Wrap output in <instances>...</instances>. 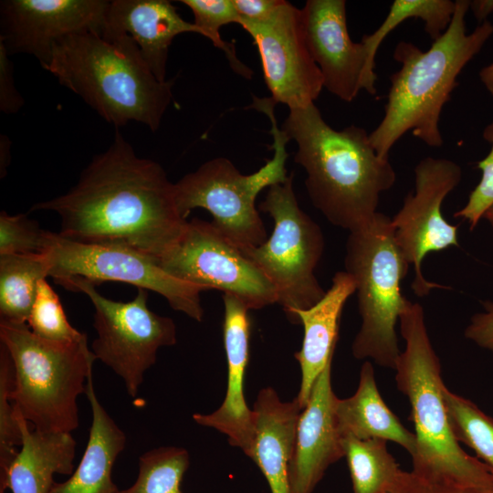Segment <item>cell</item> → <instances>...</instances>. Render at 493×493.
Returning <instances> with one entry per match:
<instances>
[{
  "label": "cell",
  "instance_id": "1",
  "mask_svg": "<svg viewBox=\"0 0 493 493\" xmlns=\"http://www.w3.org/2000/svg\"><path fill=\"white\" fill-rule=\"evenodd\" d=\"M31 210L57 213L58 235L66 239L121 246L155 260L176 244L187 225L165 171L138 156L118 130L110 147L93 157L76 185Z\"/></svg>",
  "mask_w": 493,
  "mask_h": 493
},
{
  "label": "cell",
  "instance_id": "2",
  "mask_svg": "<svg viewBox=\"0 0 493 493\" xmlns=\"http://www.w3.org/2000/svg\"><path fill=\"white\" fill-rule=\"evenodd\" d=\"M282 130L297 143L294 160L305 170L309 197L323 216L349 232L370 222L396 173L389 158L378 155L367 131L355 125L333 129L314 103L290 109Z\"/></svg>",
  "mask_w": 493,
  "mask_h": 493
},
{
  "label": "cell",
  "instance_id": "3",
  "mask_svg": "<svg viewBox=\"0 0 493 493\" xmlns=\"http://www.w3.org/2000/svg\"><path fill=\"white\" fill-rule=\"evenodd\" d=\"M468 10V0H456L448 28L426 51L404 40L395 46L393 57L401 67L390 77L383 117L369 133L382 158H389L393 146L409 131L430 147L443 145L439 129L442 110L463 68L493 35V25L488 21L467 34Z\"/></svg>",
  "mask_w": 493,
  "mask_h": 493
},
{
  "label": "cell",
  "instance_id": "4",
  "mask_svg": "<svg viewBox=\"0 0 493 493\" xmlns=\"http://www.w3.org/2000/svg\"><path fill=\"white\" fill-rule=\"evenodd\" d=\"M47 70L117 129L137 121L157 131L173 98V81L155 78L127 34L69 35L54 44Z\"/></svg>",
  "mask_w": 493,
  "mask_h": 493
},
{
  "label": "cell",
  "instance_id": "5",
  "mask_svg": "<svg viewBox=\"0 0 493 493\" xmlns=\"http://www.w3.org/2000/svg\"><path fill=\"white\" fill-rule=\"evenodd\" d=\"M405 347L395 366L397 388L411 406L416 450L414 475L424 479L464 486H488L493 473L468 455L455 439L443 398L441 363L431 343L423 307L410 302L399 317Z\"/></svg>",
  "mask_w": 493,
  "mask_h": 493
},
{
  "label": "cell",
  "instance_id": "6",
  "mask_svg": "<svg viewBox=\"0 0 493 493\" xmlns=\"http://www.w3.org/2000/svg\"><path fill=\"white\" fill-rule=\"evenodd\" d=\"M0 340L13 363L16 411L39 431L78 428V398L86 393L96 360L87 336L54 341L38 337L26 323L0 320Z\"/></svg>",
  "mask_w": 493,
  "mask_h": 493
},
{
  "label": "cell",
  "instance_id": "7",
  "mask_svg": "<svg viewBox=\"0 0 493 493\" xmlns=\"http://www.w3.org/2000/svg\"><path fill=\"white\" fill-rule=\"evenodd\" d=\"M409 266L386 215L378 212L370 222L349 232L344 271L355 281L362 319L351 345L354 358L395 369L401 353L396 323L411 302L401 288Z\"/></svg>",
  "mask_w": 493,
  "mask_h": 493
},
{
  "label": "cell",
  "instance_id": "8",
  "mask_svg": "<svg viewBox=\"0 0 493 493\" xmlns=\"http://www.w3.org/2000/svg\"><path fill=\"white\" fill-rule=\"evenodd\" d=\"M273 99L254 97L251 108L265 113L271 122L273 157L257 172L242 174L231 161L216 157L203 163L174 184L175 200L186 219L195 208L207 210L212 224L241 250L262 245L267 238L264 223L256 207L258 194L287 178L286 145L290 140L279 129Z\"/></svg>",
  "mask_w": 493,
  "mask_h": 493
},
{
  "label": "cell",
  "instance_id": "9",
  "mask_svg": "<svg viewBox=\"0 0 493 493\" xmlns=\"http://www.w3.org/2000/svg\"><path fill=\"white\" fill-rule=\"evenodd\" d=\"M259 209L273 219L272 233L262 245L242 252L273 285L288 320L299 324L296 312L311 308L326 293L315 274L324 251L322 230L299 207L293 173L268 187Z\"/></svg>",
  "mask_w": 493,
  "mask_h": 493
},
{
  "label": "cell",
  "instance_id": "10",
  "mask_svg": "<svg viewBox=\"0 0 493 493\" xmlns=\"http://www.w3.org/2000/svg\"><path fill=\"white\" fill-rule=\"evenodd\" d=\"M58 284L86 294L92 302L97 331L92 351L96 359L123 380L128 394L135 398L145 372L156 362L158 350L176 342L173 320L148 308V294L143 288H138L131 301L122 302L107 299L95 284L81 278H67Z\"/></svg>",
  "mask_w": 493,
  "mask_h": 493
},
{
  "label": "cell",
  "instance_id": "11",
  "mask_svg": "<svg viewBox=\"0 0 493 493\" xmlns=\"http://www.w3.org/2000/svg\"><path fill=\"white\" fill-rule=\"evenodd\" d=\"M45 253L49 277L56 283L81 278L95 285L105 281L131 284L162 295L173 309L203 320L201 292L205 289L169 275L152 257L116 245L76 242L53 232Z\"/></svg>",
  "mask_w": 493,
  "mask_h": 493
},
{
  "label": "cell",
  "instance_id": "12",
  "mask_svg": "<svg viewBox=\"0 0 493 493\" xmlns=\"http://www.w3.org/2000/svg\"><path fill=\"white\" fill-rule=\"evenodd\" d=\"M169 275L205 290L230 294L249 309L277 303L267 277L242 250L212 224L197 218L187 222L176 244L156 259Z\"/></svg>",
  "mask_w": 493,
  "mask_h": 493
},
{
  "label": "cell",
  "instance_id": "13",
  "mask_svg": "<svg viewBox=\"0 0 493 493\" xmlns=\"http://www.w3.org/2000/svg\"><path fill=\"white\" fill-rule=\"evenodd\" d=\"M414 187L391 218L394 240L406 262L414 267L413 292L427 297L434 288L446 287L428 281L422 270L425 257L451 246H459L457 226L442 215L446 197L459 184L462 169L446 158L425 157L414 167Z\"/></svg>",
  "mask_w": 493,
  "mask_h": 493
},
{
  "label": "cell",
  "instance_id": "14",
  "mask_svg": "<svg viewBox=\"0 0 493 493\" xmlns=\"http://www.w3.org/2000/svg\"><path fill=\"white\" fill-rule=\"evenodd\" d=\"M239 25L257 48L274 101L289 110L314 103L323 89V79L305 41L300 9L282 0L267 19Z\"/></svg>",
  "mask_w": 493,
  "mask_h": 493
},
{
  "label": "cell",
  "instance_id": "15",
  "mask_svg": "<svg viewBox=\"0 0 493 493\" xmlns=\"http://www.w3.org/2000/svg\"><path fill=\"white\" fill-rule=\"evenodd\" d=\"M110 1L4 0L0 2V43L9 56L26 53L47 70L53 46L73 34L102 35Z\"/></svg>",
  "mask_w": 493,
  "mask_h": 493
},
{
  "label": "cell",
  "instance_id": "16",
  "mask_svg": "<svg viewBox=\"0 0 493 493\" xmlns=\"http://www.w3.org/2000/svg\"><path fill=\"white\" fill-rule=\"evenodd\" d=\"M300 11L305 41L321 73L323 88L346 102L362 89L376 94L375 65L364 44L350 37L346 1L308 0Z\"/></svg>",
  "mask_w": 493,
  "mask_h": 493
},
{
  "label": "cell",
  "instance_id": "17",
  "mask_svg": "<svg viewBox=\"0 0 493 493\" xmlns=\"http://www.w3.org/2000/svg\"><path fill=\"white\" fill-rule=\"evenodd\" d=\"M331 363L317 377L299 416L288 466L290 493H312L328 467L345 456L335 416Z\"/></svg>",
  "mask_w": 493,
  "mask_h": 493
},
{
  "label": "cell",
  "instance_id": "18",
  "mask_svg": "<svg viewBox=\"0 0 493 493\" xmlns=\"http://www.w3.org/2000/svg\"><path fill=\"white\" fill-rule=\"evenodd\" d=\"M223 301V335L227 361L226 394L215 412L208 414H194L193 419L198 425L225 434L232 446L239 447L252 459L255 414L246 404L243 389L249 357V309L230 294H224Z\"/></svg>",
  "mask_w": 493,
  "mask_h": 493
},
{
  "label": "cell",
  "instance_id": "19",
  "mask_svg": "<svg viewBox=\"0 0 493 493\" xmlns=\"http://www.w3.org/2000/svg\"><path fill=\"white\" fill-rule=\"evenodd\" d=\"M127 34L133 38L146 65L161 81H166L169 47L184 33L202 31L184 20L167 0H113L110 2L103 34Z\"/></svg>",
  "mask_w": 493,
  "mask_h": 493
},
{
  "label": "cell",
  "instance_id": "20",
  "mask_svg": "<svg viewBox=\"0 0 493 493\" xmlns=\"http://www.w3.org/2000/svg\"><path fill=\"white\" fill-rule=\"evenodd\" d=\"M355 290L353 278L346 271H339L317 304L296 312L304 329L302 346L295 353L301 370V383L296 397L301 409L308 403L317 377L333 359L342 309Z\"/></svg>",
  "mask_w": 493,
  "mask_h": 493
},
{
  "label": "cell",
  "instance_id": "21",
  "mask_svg": "<svg viewBox=\"0 0 493 493\" xmlns=\"http://www.w3.org/2000/svg\"><path fill=\"white\" fill-rule=\"evenodd\" d=\"M16 411V409H15ZM22 444L17 454L0 476V493H50L55 474L71 475L76 441L71 433L31 429L16 411Z\"/></svg>",
  "mask_w": 493,
  "mask_h": 493
},
{
  "label": "cell",
  "instance_id": "22",
  "mask_svg": "<svg viewBox=\"0 0 493 493\" xmlns=\"http://www.w3.org/2000/svg\"><path fill=\"white\" fill-rule=\"evenodd\" d=\"M301 410L296 398L283 402L271 387L263 388L255 402L252 460L266 477L271 493H290L288 466Z\"/></svg>",
  "mask_w": 493,
  "mask_h": 493
},
{
  "label": "cell",
  "instance_id": "23",
  "mask_svg": "<svg viewBox=\"0 0 493 493\" xmlns=\"http://www.w3.org/2000/svg\"><path fill=\"white\" fill-rule=\"evenodd\" d=\"M91 408L89 440L81 460L70 477L54 484L50 493H118L111 475L118 456L126 445V435L100 404L92 376L85 393Z\"/></svg>",
  "mask_w": 493,
  "mask_h": 493
},
{
  "label": "cell",
  "instance_id": "24",
  "mask_svg": "<svg viewBox=\"0 0 493 493\" xmlns=\"http://www.w3.org/2000/svg\"><path fill=\"white\" fill-rule=\"evenodd\" d=\"M335 416L342 438H380L398 444L411 456L415 453V435L404 426L383 400L376 385L373 366L369 361L362 365L354 394L344 399L337 398Z\"/></svg>",
  "mask_w": 493,
  "mask_h": 493
},
{
  "label": "cell",
  "instance_id": "25",
  "mask_svg": "<svg viewBox=\"0 0 493 493\" xmlns=\"http://www.w3.org/2000/svg\"><path fill=\"white\" fill-rule=\"evenodd\" d=\"M49 271L46 253L0 255V320L26 323L37 285Z\"/></svg>",
  "mask_w": 493,
  "mask_h": 493
},
{
  "label": "cell",
  "instance_id": "26",
  "mask_svg": "<svg viewBox=\"0 0 493 493\" xmlns=\"http://www.w3.org/2000/svg\"><path fill=\"white\" fill-rule=\"evenodd\" d=\"M353 493H387L401 468L380 438H342Z\"/></svg>",
  "mask_w": 493,
  "mask_h": 493
},
{
  "label": "cell",
  "instance_id": "27",
  "mask_svg": "<svg viewBox=\"0 0 493 493\" xmlns=\"http://www.w3.org/2000/svg\"><path fill=\"white\" fill-rule=\"evenodd\" d=\"M456 9V1L451 0H394L389 12L372 34L364 35V44L370 60L375 65L377 51L384 38L404 21L418 18L425 23V31L435 41L448 28Z\"/></svg>",
  "mask_w": 493,
  "mask_h": 493
},
{
  "label": "cell",
  "instance_id": "28",
  "mask_svg": "<svg viewBox=\"0 0 493 493\" xmlns=\"http://www.w3.org/2000/svg\"><path fill=\"white\" fill-rule=\"evenodd\" d=\"M443 398L452 434L477 454L493 473V418L476 404L444 385Z\"/></svg>",
  "mask_w": 493,
  "mask_h": 493
},
{
  "label": "cell",
  "instance_id": "29",
  "mask_svg": "<svg viewBox=\"0 0 493 493\" xmlns=\"http://www.w3.org/2000/svg\"><path fill=\"white\" fill-rule=\"evenodd\" d=\"M189 453L178 446H160L143 453L132 486L118 493H182L181 483L189 467Z\"/></svg>",
  "mask_w": 493,
  "mask_h": 493
},
{
  "label": "cell",
  "instance_id": "30",
  "mask_svg": "<svg viewBox=\"0 0 493 493\" xmlns=\"http://www.w3.org/2000/svg\"><path fill=\"white\" fill-rule=\"evenodd\" d=\"M194 15V24L213 45L225 52L232 69L246 79H251L253 71L236 57L233 43L226 42L220 37L223 26L236 23L239 17L233 0H182Z\"/></svg>",
  "mask_w": 493,
  "mask_h": 493
},
{
  "label": "cell",
  "instance_id": "31",
  "mask_svg": "<svg viewBox=\"0 0 493 493\" xmlns=\"http://www.w3.org/2000/svg\"><path fill=\"white\" fill-rule=\"evenodd\" d=\"M26 324L38 337L54 341H76L87 336L69 323L58 294L47 278L37 285Z\"/></svg>",
  "mask_w": 493,
  "mask_h": 493
},
{
  "label": "cell",
  "instance_id": "32",
  "mask_svg": "<svg viewBox=\"0 0 493 493\" xmlns=\"http://www.w3.org/2000/svg\"><path fill=\"white\" fill-rule=\"evenodd\" d=\"M14 368L6 348L0 344V476H2L21 446L22 434L11 393Z\"/></svg>",
  "mask_w": 493,
  "mask_h": 493
},
{
  "label": "cell",
  "instance_id": "33",
  "mask_svg": "<svg viewBox=\"0 0 493 493\" xmlns=\"http://www.w3.org/2000/svg\"><path fill=\"white\" fill-rule=\"evenodd\" d=\"M52 232L40 228L26 215L0 214V255L43 254L49 246Z\"/></svg>",
  "mask_w": 493,
  "mask_h": 493
},
{
  "label": "cell",
  "instance_id": "34",
  "mask_svg": "<svg viewBox=\"0 0 493 493\" xmlns=\"http://www.w3.org/2000/svg\"><path fill=\"white\" fill-rule=\"evenodd\" d=\"M482 136L491 144V149L488 154L477 163V168L481 171L480 181L470 193L465 206L454 214L456 218L467 221L471 230L493 205V121L485 127Z\"/></svg>",
  "mask_w": 493,
  "mask_h": 493
},
{
  "label": "cell",
  "instance_id": "35",
  "mask_svg": "<svg viewBox=\"0 0 493 493\" xmlns=\"http://www.w3.org/2000/svg\"><path fill=\"white\" fill-rule=\"evenodd\" d=\"M387 493H493V483L488 486H464L434 482L419 477L412 471L401 469Z\"/></svg>",
  "mask_w": 493,
  "mask_h": 493
},
{
  "label": "cell",
  "instance_id": "36",
  "mask_svg": "<svg viewBox=\"0 0 493 493\" xmlns=\"http://www.w3.org/2000/svg\"><path fill=\"white\" fill-rule=\"evenodd\" d=\"M24 103V99L15 86L13 63L0 43V110L5 114L16 113Z\"/></svg>",
  "mask_w": 493,
  "mask_h": 493
},
{
  "label": "cell",
  "instance_id": "37",
  "mask_svg": "<svg viewBox=\"0 0 493 493\" xmlns=\"http://www.w3.org/2000/svg\"><path fill=\"white\" fill-rule=\"evenodd\" d=\"M485 311L474 314L464 335L480 348L493 353V302L483 301Z\"/></svg>",
  "mask_w": 493,
  "mask_h": 493
},
{
  "label": "cell",
  "instance_id": "38",
  "mask_svg": "<svg viewBox=\"0 0 493 493\" xmlns=\"http://www.w3.org/2000/svg\"><path fill=\"white\" fill-rule=\"evenodd\" d=\"M241 22H260L267 19L282 0H233Z\"/></svg>",
  "mask_w": 493,
  "mask_h": 493
},
{
  "label": "cell",
  "instance_id": "39",
  "mask_svg": "<svg viewBox=\"0 0 493 493\" xmlns=\"http://www.w3.org/2000/svg\"><path fill=\"white\" fill-rule=\"evenodd\" d=\"M469 10L476 20L482 24L486 18L493 14V0H473L469 1Z\"/></svg>",
  "mask_w": 493,
  "mask_h": 493
},
{
  "label": "cell",
  "instance_id": "40",
  "mask_svg": "<svg viewBox=\"0 0 493 493\" xmlns=\"http://www.w3.org/2000/svg\"><path fill=\"white\" fill-rule=\"evenodd\" d=\"M10 142L6 136L2 135L1 137V176L5 173L8 162L10 160Z\"/></svg>",
  "mask_w": 493,
  "mask_h": 493
},
{
  "label": "cell",
  "instance_id": "41",
  "mask_svg": "<svg viewBox=\"0 0 493 493\" xmlns=\"http://www.w3.org/2000/svg\"><path fill=\"white\" fill-rule=\"evenodd\" d=\"M479 79L489 94L493 97V63L479 71Z\"/></svg>",
  "mask_w": 493,
  "mask_h": 493
},
{
  "label": "cell",
  "instance_id": "42",
  "mask_svg": "<svg viewBox=\"0 0 493 493\" xmlns=\"http://www.w3.org/2000/svg\"><path fill=\"white\" fill-rule=\"evenodd\" d=\"M483 217L489 222L493 228V205H491L490 207L486 211Z\"/></svg>",
  "mask_w": 493,
  "mask_h": 493
}]
</instances>
